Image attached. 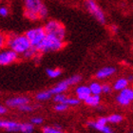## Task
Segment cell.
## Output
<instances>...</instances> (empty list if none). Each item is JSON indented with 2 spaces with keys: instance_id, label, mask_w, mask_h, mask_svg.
Listing matches in <instances>:
<instances>
[{
  "instance_id": "3957f363",
  "label": "cell",
  "mask_w": 133,
  "mask_h": 133,
  "mask_svg": "<svg viewBox=\"0 0 133 133\" xmlns=\"http://www.w3.org/2000/svg\"><path fill=\"white\" fill-rule=\"evenodd\" d=\"M45 31L47 33V35L53 36L55 38H58L60 40L65 41L66 35V27L63 25V23H61L58 20H49L44 26Z\"/></svg>"
},
{
  "instance_id": "6da1fadb",
  "label": "cell",
  "mask_w": 133,
  "mask_h": 133,
  "mask_svg": "<svg viewBox=\"0 0 133 133\" xmlns=\"http://www.w3.org/2000/svg\"><path fill=\"white\" fill-rule=\"evenodd\" d=\"M7 48L12 50L18 55H23L28 50L31 48V45L27 38V36L24 34H9L7 38Z\"/></svg>"
},
{
  "instance_id": "7a4b0ae2",
  "label": "cell",
  "mask_w": 133,
  "mask_h": 133,
  "mask_svg": "<svg viewBox=\"0 0 133 133\" xmlns=\"http://www.w3.org/2000/svg\"><path fill=\"white\" fill-rule=\"evenodd\" d=\"M66 46V43L63 40H60L58 38H55L53 36L47 35L44 41L42 42L36 50H38L39 53H48V52H56L63 50Z\"/></svg>"
},
{
  "instance_id": "30bf717a",
  "label": "cell",
  "mask_w": 133,
  "mask_h": 133,
  "mask_svg": "<svg viewBox=\"0 0 133 133\" xmlns=\"http://www.w3.org/2000/svg\"><path fill=\"white\" fill-rule=\"evenodd\" d=\"M44 5L42 0H24V11L38 14Z\"/></svg>"
},
{
  "instance_id": "4dcf8cb0",
  "label": "cell",
  "mask_w": 133,
  "mask_h": 133,
  "mask_svg": "<svg viewBox=\"0 0 133 133\" xmlns=\"http://www.w3.org/2000/svg\"><path fill=\"white\" fill-rule=\"evenodd\" d=\"M59 130H61V129L57 128L56 127H50V125L44 127L42 128V132L43 133H57Z\"/></svg>"
},
{
  "instance_id": "f35d334b",
  "label": "cell",
  "mask_w": 133,
  "mask_h": 133,
  "mask_svg": "<svg viewBox=\"0 0 133 133\" xmlns=\"http://www.w3.org/2000/svg\"><path fill=\"white\" fill-rule=\"evenodd\" d=\"M86 1H95V0H86Z\"/></svg>"
},
{
  "instance_id": "8d00e7d4",
  "label": "cell",
  "mask_w": 133,
  "mask_h": 133,
  "mask_svg": "<svg viewBox=\"0 0 133 133\" xmlns=\"http://www.w3.org/2000/svg\"><path fill=\"white\" fill-rule=\"evenodd\" d=\"M128 80H129V81H133V75H132V76H130L129 78H128Z\"/></svg>"
},
{
  "instance_id": "2e32d148",
  "label": "cell",
  "mask_w": 133,
  "mask_h": 133,
  "mask_svg": "<svg viewBox=\"0 0 133 133\" xmlns=\"http://www.w3.org/2000/svg\"><path fill=\"white\" fill-rule=\"evenodd\" d=\"M84 103L89 107H98L101 103V96L100 95L90 94L84 101Z\"/></svg>"
},
{
  "instance_id": "d6986e66",
  "label": "cell",
  "mask_w": 133,
  "mask_h": 133,
  "mask_svg": "<svg viewBox=\"0 0 133 133\" xmlns=\"http://www.w3.org/2000/svg\"><path fill=\"white\" fill-rule=\"evenodd\" d=\"M62 72H63V70H62L61 69H59V68H56V69H46V73H47V75L50 78H51V79L58 78L59 76L62 74Z\"/></svg>"
},
{
  "instance_id": "4316f807",
  "label": "cell",
  "mask_w": 133,
  "mask_h": 133,
  "mask_svg": "<svg viewBox=\"0 0 133 133\" xmlns=\"http://www.w3.org/2000/svg\"><path fill=\"white\" fill-rule=\"evenodd\" d=\"M34 108H35V107H34L33 105H31V104L29 103V104H26V105H21L20 108H18V109H19L21 112H24V113H28V112H31V111H32Z\"/></svg>"
},
{
  "instance_id": "9c48e42d",
  "label": "cell",
  "mask_w": 133,
  "mask_h": 133,
  "mask_svg": "<svg viewBox=\"0 0 133 133\" xmlns=\"http://www.w3.org/2000/svg\"><path fill=\"white\" fill-rule=\"evenodd\" d=\"M21 123L8 119H0V129L8 132H20Z\"/></svg>"
},
{
  "instance_id": "ac0fdd59",
  "label": "cell",
  "mask_w": 133,
  "mask_h": 133,
  "mask_svg": "<svg viewBox=\"0 0 133 133\" xmlns=\"http://www.w3.org/2000/svg\"><path fill=\"white\" fill-rule=\"evenodd\" d=\"M89 89H90V92L91 94L94 95H101L103 93L102 92V85L97 82V81H93L89 85Z\"/></svg>"
},
{
  "instance_id": "9a60e30c",
  "label": "cell",
  "mask_w": 133,
  "mask_h": 133,
  "mask_svg": "<svg viewBox=\"0 0 133 133\" xmlns=\"http://www.w3.org/2000/svg\"><path fill=\"white\" fill-rule=\"evenodd\" d=\"M129 85V80L128 78L125 77H121L119 79H117L115 82H114L113 86H112V89L115 90V91H121L123 89H127Z\"/></svg>"
},
{
  "instance_id": "f546056e",
  "label": "cell",
  "mask_w": 133,
  "mask_h": 133,
  "mask_svg": "<svg viewBox=\"0 0 133 133\" xmlns=\"http://www.w3.org/2000/svg\"><path fill=\"white\" fill-rule=\"evenodd\" d=\"M66 96L65 93H60V94H56L53 96V101L55 104H59V103H64L65 100L66 99Z\"/></svg>"
},
{
  "instance_id": "e575fe53",
  "label": "cell",
  "mask_w": 133,
  "mask_h": 133,
  "mask_svg": "<svg viewBox=\"0 0 133 133\" xmlns=\"http://www.w3.org/2000/svg\"><path fill=\"white\" fill-rule=\"evenodd\" d=\"M6 112H7V108L2 105H0V115H3V114H5Z\"/></svg>"
},
{
  "instance_id": "603a6c76",
  "label": "cell",
  "mask_w": 133,
  "mask_h": 133,
  "mask_svg": "<svg viewBox=\"0 0 133 133\" xmlns=\"http://www.w3.org/2000/svg\"><path fill=\"white\" fill-rule=\"evenodd\" d=\"M68 81V83L70 87L71 86H74V85H77L78 83H80L81 81H82V76L79 74H75V75H72L70 77L66 78V79Z\"/></svg>"
},
{
  "instance_id": "836d02e7",
  "label": "cell",
  "mask_w": 133,
  "mask_h": 133,
  "mask_svg": "<svg viewBox=\"0 0 133 133\" xmlns=\"http://www.w3.org/2000/svg\"><path fill=\"white\" fill-rule=\"evenodd\" d=\"M112 87L109 85V84H103L102 85V92L105 93V94H108L112 91Z\"/></svg>"
},
{
  "instance_id": "d6a6232c",
  "label": "cell",
  "mask_w": 133,
  "mask_h": 133,
  "mask_svg": "<svg viewBox=\"0 0 133 133\" xmlns=\"http://www.w3.org/2000/svg\"><path fill=\"white\" fill-rule=\"evenodd\" d=\"M48 14H49V10H48V7L46 5H44L42 7V9L40 10L39 11V17H40V19H46L48 16Z\"/></svg>"
},
{
  "instance_id": "ba28073f",
  "label": "cell",
  "mask_w": 133,
  "mask_h": 133,
  "mask_svg": "<svg viewBox=\"0 0 133 133\" xmlns=\"http://www.w3.org/2000/svg\"><path fill=\"white\" fill-rule=\"evenodd\" d=\"M116 102L122 107H128L133 102V88L128 87L127 89L119 91L116 96Z\"/></svg>"
},
{
  "instance_id": "7402d4cb",
  "label": "cell",
  "mask_w": 133,
  "mask_h": 133,
  "mask_svg": "<svg viewBox=\"0 0 133 133\" xmlns=\"http://www.w3.org/2000/svg\"><path fill=\"white\" fill-rule=\"evenodd\" d=\"M38 50H36L35 48H33V47H31L30 50H28L27 51H26L24 54H23V57L25 59H32L33 60V58L35 57L37 54H38Z\"/></svg>"
},
{
  "instance_id": "8fae6325",
  "label": "cell",
  "mask_w": 133,
  "mask_h": 133,
  "mask_svg": "<svg viewBox=\"0 0 133 133\" xmlns=\"http://www.w3.org/2000/svg\"><path fill=\"white\" fill-rule=\"evenodd\" d=\"M30 103V98L27 96H15V97H11L6 100L5 104L9 108H20L21 105H26Z\"/></svg>"
},
{
  "instance_id": "52a82bcc",
  "label": "cell",
  "mask_w": 133,
  "mask_h": 133,
  "mask_svg": "<svg viewBox=\"0 0 133 133\" xmlns=\"http://www.w3.org/2000/svg\"><path fill=\"white\" fill-rule=\"evenodd\" d=\"M19 59V55L12 50L6 47L0 50V66H9Z\"/></svg>"
},
{
  "instance_id": "4fadbf2b",
  "label": "cell",
  "mask_w": 133,
  "mask_h": 133,
  "mask_svg": "<svg viewBox=\"0 0 133 133\" xmlns=\"http://www.w3.org/2000/svg\"><path fill=\"white\" fill-rule=\"evenodd\" d=\"M90 94H91V92H90L89 86L81 85L75 89V95L80 101H85Z\"/></svg>"
},
{
  "instance_id": "d4e9b609",
  "label": "cell",
  "mask_w": 133,
  "mask_h": 133,
  "mask_svg": "<svg viewBox=\"0 0 133 133\" xmlns=\"http://www.w3.org/2000/svg\"><path fill=\"white\" fill-rule=\"evenodd\" d=\"M24 16L27 18L30 21H32V22H35L37 20H40V17L37 14H34V12H31V11H24Z\"/></svg>"
},
{
  "instance_id": "d590c367",
  "label": "cell",
  "mask_w": 133,
  "mask_h": 133,
  "mask_svg": "<svg viewBox=\"0 0 133 133\" xmlns=\"http://www.w3.org/2000/svg\"><path fill=\"white\" fill-rule=\"evenodd\" d=\"M110 29H111V31H113L114 33H117V32H118V27H117L116 25H112L110 27Z\"/></svg>"
},
{
  "instance_id": "f1b7e54d",
  "label": "cell",
  "mask_w": 133,
  "mask_h": 133,
  "mask_svg": "<svg viewBox=\"0 0 133 133\" xmlns=\"http://www.w3.org/2000/svg\"><path fill=\"white\" fill-rule=\"evenodd\" d=\"M53 108L57 112H64V111H66L69 108V105L64 104V103H59V104H56Z\"/></svg>"
},
{
  "instance_id": "ffe728a7",
  "label": "cell",
  "mask_w": 133,
  "mask_h": 133,
  "mask_svg": "<svg viewBox=\"0 0 133 133\" xmlns=\"http://www.w3.org/2000/svg\"><path fill=\"white\" fill-rule=\"evenodd\" d=\"M107 118H108V122L109 124H119V123L123 122V120H124V117L121 114H117V113L110 114Z\"/></svg>"
},
{
  "instance_id": "1f68e13d",
  "label": "cell",
  "mask_w": 133,
  "mask_h": 133,
  "mask_svg": "<svg viewBox=\"0 0 133 133\" xmlns=\"http://www.w3.org/2000/svg\"><path fill=\"white\" fill-rule=\"evenodd\" d=\"M44 122V119L40 116H35V117H32L30 119V123H31V125H42Z\"/></svg>"
},
{
  "instance_id": "484cf974",
  "label": "cell",
  "mask_w": 133,
  "mask_h": 133,
  "mask_svg": "<svg viewBox=\"0 0 133 133\" xmlns=\"http://www.w3.org/2000/svg\"><path fill=\"white\" fill-rule=\"evenodd\" d=\"M7 38H8V34L0 31V50L7 47Z\"/></svg>"
},
{
  "instance_id": "e0dca14e",
  "label": "cell",
  "mask_w": 133,
  "mask_h": 133,
  "mask_svg": "<svg viewBox=\"0 0 133 133\" xmlns=\"http://www.w3.org/2000/svg\"><path fill=\"white\" fill-rule=\"evenodd\" d=\"M53 97L52 93L50 92V89H46V90H42V91H39L37 94L35 95V99L39 102H45V101H48V100L51 99Z\"/></svg>"
},
{
  "instance_id": "277c9868",
  "label": "cell",
  "mask_w": 133,
  "mask_h": 133,
  "mask_svg": "<svg viewBox=\"0 0 133 133\" xmlns=\"http://www.w3.org/2000/svg\"><path fill=\"white\" fill-rule=\"evenodd\" d=\"M25 35L29 39L31 47L37 48L41 45V43L44 41V39L47 36V33L45 31L44 27H35V28L30 29L25 32Z\"/></svg>"
},
{
  "instance_id": "ab89813d",
  "label": "cell",
  "mask_w": 133,
  "mask_h": 133,
  "mask_svg": "<svg viewBox=\"0 0 133 133\" xmlns=\"http://www.w3.org/2000/svg\"><path fill=\"white\" fill-rule=\"evenodd\" d=\"M2 1H3V0H0V5H1V3H2Z\"/></svg>"
},
{
  "instance_id": "cb8c5ba5",
  "label": "cell",
  "mask_w": 133,
  "mask_h": 133,
  "mask_svg": "<svg viewBox=\"0 0 133 133\" xmlns=\"http://www.w3.org/2000/svg\"><path fill=\"white\" fill-rule=\"evenodd\" d=\"M80 100L78 99L77 97H66V99L65 100L64 104L68 105L69 107H75V105H78L80 104Z\"/></svg>"
},
{
  "instance_id": "83f0119b",
  "label": "cell",
  "mask_w": 133,
  "mask_h": 133,
  "mask_svg": "<svg viewBox=\"0 0 133 133\" xmlns=\"http://www.w3.org/2000/svg\"><path fill=\"white\" fill-rule=\"evenodd\" d=\"M10 14V9L7 5H0V17H8Z\"/></svg>"
},
{
  "instance_id": "60d3db41",
  "label": "cell",
  "mask_w": 133,
  "mask_h": 133,
  "mask_svg": "<svg viewBox=\"0 0 133 133\" xmlns=\"http://www.w3.org/2000/svg\"><path fill=\"white\" fill-rule=\"evenodd\" d=\"M129 133H133V131H131V132H129Z\"/></svg>"
},
{
  "instance_id": "7c38bea8",
  "label": "cell",
  "mask_w": 133,
  "mask_h": 133,
  "mask_svg": "<svg viewBox=\"0 0 133 133\" xmlns=\"http://www.w3.org/2000/svg\"><path fill=\"white\" fill-rule=\"evenodd\" d=\"M117 69L114 68V66H104L102 69H100L96 74H95V77L98 80H105L107 78L111 77L112 75H114L116 73Z\"/></svg>"
},
{
  "instance_id": "8992f818",
  "label": "cell",
  "mask_w": 133,
  "mask_h": 133,
  "mask_svg": "<svg viewBox=\"0 0 133 133\" xmlns=\"http://www.w3.org/2000/svg\"><path fill=\"white\" fill-rule=\"evenodd\" d=\"M108 118L107 117H99L95 121H89L87 123V125L89 128L95 129L102 133H114L113 129L108 125Z\"/></svg>"
},
{
  "instance_id": "44dd1931",
  "label": "cell",
  "mask_w": 133,
  "mask_h": 133,
  "mask_svg": "<svg viewBox=\"0 0 133 133\" xmlns=\"http://www.w3.org/2000/svg\"><path fill=\"white\" fill-rule=\"evenodd\" d=\"M34 130V125L31 123H21L20 132L22 133H32Z\"/></svg>"
},
{
  "instance_id": "5bb4252c",
  "label": "cell",
  "mask_w": 133,
  "mask_h": 133,
  "mask_svg": "<svg viewBox=\"0 0 133 133\" xmlns=\"http://www.w3.org/2000/svg\"><path fill=\"white\" fill-rule=\"evenodd\" d=\"M69 83H68V81L65 79V80L61 81V82H59V83H57L54 87H52V88H50V92L52 93V95L54 96V95L56 94H60V93H65V92L69 89Z\"/></svg>"
},
{
  "instance_id": "5b68a950",
  "label": "cell",
  "mask_w": 133,
  "mask_h": 133,
  "mask_svg": "<svg viewBox=\"0 0 133 133\" xmlns=\"http://www.w3.org/2000/svg\"><path fill=\"white\" fill-rule=\"evenodd\" d=\"M85 7H86V9L88 10L89 14H91L100 24H103V25L105 24L107 18H105V12L95 1H86Z\"/></svg>"
},
{
  "instance_id": "74e56055",
  "label": "cell",
  "mask_w": 133,
  "mask_h": 133,
  "mask_svg": "<svg viewBox=\"0 0 133 133\" xmlns=\"http://www.w3.org/2000/svg\"><path fill=\"white\" fill-rule=\"evenodd\" d=\"M57 133H64V132H63V131H62V130H59V131H58V132H57Z\"/></svg>"
}]
</instances>
